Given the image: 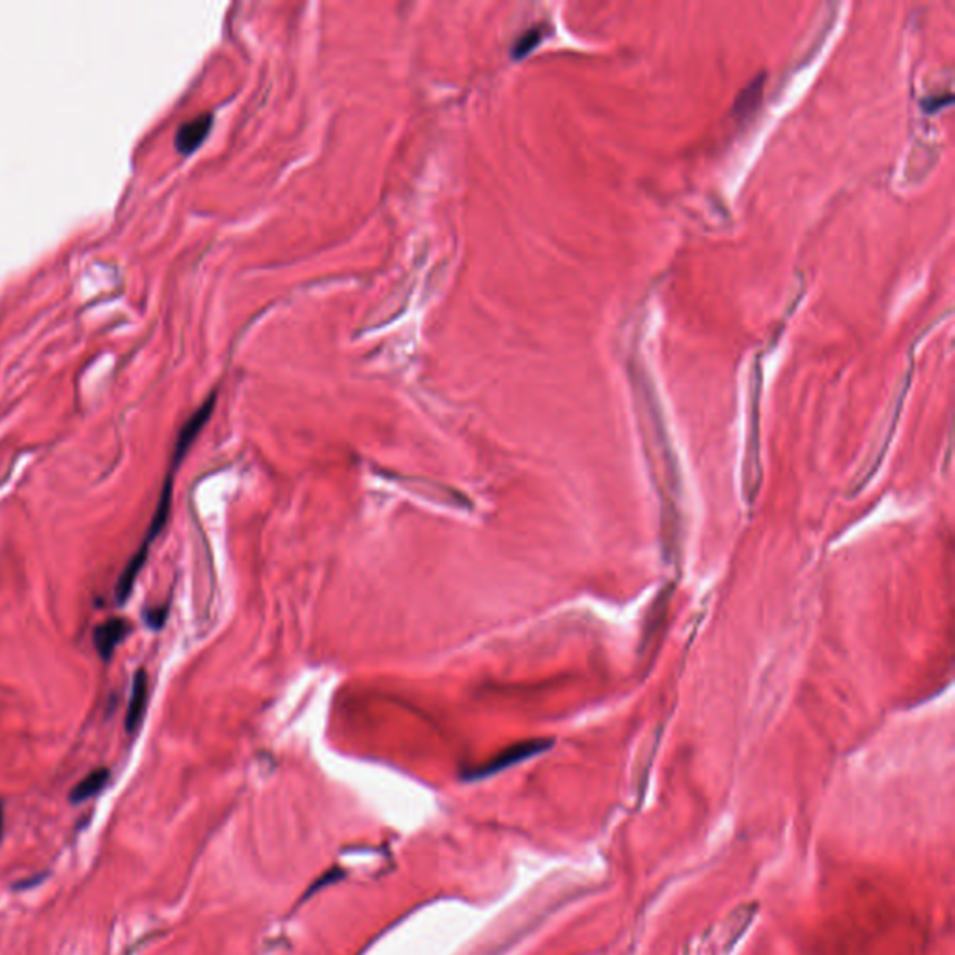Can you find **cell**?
I'll return each instance as SVG.
<instances>
[{
  "instance_id": "cell-1",
  "label": "cell",
  "mask_w": 955,
  "mask_h": 955,
  "mask_svg": "<svg viewBox=\"0 0 955 955\" xmlns=\"http://www.w3.org/2000/svg\"><path fill=\"white\" fill-rule=\"evenodd\" d=\"M552 746V741L550 739H530V741H523V743H517L514 746H509L506 750H502L500 754H497V756L493 760H490L487 763L476 767L474 771H469V774H466V779H485V776H491V774H497L507 767H512L516 763H521L528 758H534L538 756V754L549 750Z\"/></svg>"
},
{
  "instance_id": "cell-2",
  "label": "cell",
  "mask_w": 955,
  "mask_h": 955,
  "mask_svg": "<svg viewBox=\"0 0 955 955\" xmlns=\"http://www.w3.org/2000/svg\"><path fill=\"white\" fill-rule=\"evenodd\" d=\"M215 402H217V394L213 392V394H209V397L206 399V402L189 416V420L185 422L183 428L180 430V435H177L175 447H174V461L175 463H182V459L185 457V454L192 447V442L198 437V433L202 431L204 426L208 424V420L211 418L213 409H215Z\"/></svg>"
},
{
  "instance_id": "cell-3",
  "label": "cell",
  "mask_w": 955,
  "mask_h": 955,
  "mask_svg": "<svg viewBox=\"0 0 955 955\" xmlns=\"http://www.w3.org/2000/svg\"><path fill=\"white\" fill-rule=\"evenodd\" d=\"M131 631V624L125 618H110L105 624L94 629V646L101 659L113 657L118 644H122Z\"/></svg>"
},
{
  "instance_id": "cell-4",
  "label": "cell",
  "mask_w": 955,
  "mask_h": 955,
  "mask_svg": "<svg viewBox=\"0 0 955 955\" xmlns=\"http://www.w3.org/2000/svg\"><path fill=\"white\" fill-rule=\"evenodd\" d=\"M213 125V115H198L187 122H183L175 131V148L182 153H192L200 144L204 142L208 132Z\"/></svg>"
},
{
  "instance_id": "cell-5",
  "label": "cell",
  "mask_w": 955,
  "mask_h": 955,
  "mask_svg": "<svg viewBox=\"0 0 955 955\" xmlns=\"http://www.w3.org/2000/svg\"><path fill=\"white\" fill-rule=\"evenodd\" d=\"M146 707H148V676H146V670L141 669L135 674V678H132L131 698H129L127 713H125V729L129 731V734H135V731L141 728L144 715H146Z\"/></svg>"
},
{
  "instance_id": "cell-6",
  "label": "cell",
  "mask_w": 955,
  "mask_h": 955,
  "mask_svg": "<svg viewBox=\"0 0 955 955\" xmlns=\"http://www.w3.org/2000/svg\"><path fill=\"white\" fill-rule=\"evenodd\" d=\"M108 776H110V772L105 767L96 769L90 774H86L84 779L72 789L70 801L72 803H82V801H88V798L96 797L107 786Z\"/></svg>"
},
{
  "instance_id": "cell-7",
  "label": "cell",
  "mask_w": 955,
  "mask_h": 955,
  "mask_svg": "<svg viewBox=\"0 0 955 955\" xmlns=\"http://www.w3.org/2000/svg\"><path fill=\"white\" fill-rule=\"evenodd\" d=\"M540 39H541V30H538V29H532V30L524 32V34L516 41V47H514V51H512V56L517 58V60L523 58L524 55H528L532 49H534V47L538 46Z\"/></svg>"
},
{
  "instance_id": "cell-8",
  "label": "cell",
  "mask_w": 955,
  "mask_h": 955,
  "mask_svg": "<svg viewBox=\"0 0 955 955\" xmlns=\"http://www.w3.org/2000/svg\"><path fill=\"white\" fill-rule=\"evenodd\" d=\"M166 612H168V607H159V609H149L146 610L144 618H146V624L153 629H161L165 626L166 621Z\"/></svg>"
},
{
  "instance_id": "cell-9",
  "label": "cell",
  "mask_w": 955,
  "mask_h": 955,
  "mask_svg": "<svg viewBox=\"0 0 955 955\" xmlns=\"http://www.w3.org/2000/svg\"><path fill=\"white\" fill-rule=\"evenodd\" d=\"M3 834H4V808H3V803H0V841H3Z\"/></svg>"
}]
</instances>
